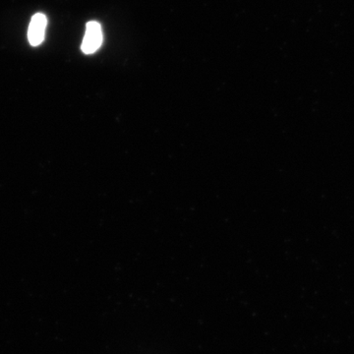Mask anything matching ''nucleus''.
I'll return each instance as SVG.
<instances>
[{
	"instance_id": "obj_1",
	"label": "nucleus",
	"mask_w": 354,
	"mask_h": 354,
	"mask_svg": "<svg viewBox=\"0 0 354 354\" xmlns=\"http://www.w3.org/2000/svg\"><path fill=\"white\" fill-rule=\"evenodd\" d=\"M102 39L104 36L101 25L95 21H91L86 25V32L81 50L85 55H92L101 48Z\"/></svg>"
},
{
	"instance_id": "obj_2",
	"label": "nucleus",
	"mask_w": 354,
	"mask_h": 354,
	"mask_svg": "<svg viewBox=\"0 0 354 354\" xmlns=\"http://www.w3.org/2000/svg\"><path fill=\"white\" fill-rule=\"evenodd\" d=\"M48 18L44 13H36L32 16L28 29V39L32 46H39L43 44L46 37Z\"/></svg>"
}]
</instances>
